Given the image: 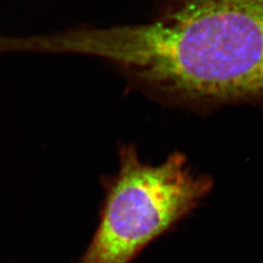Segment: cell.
Returning a JSON list of instances; mask_svg holds the SVG:
<instances>
[{"instance_id": "6da1fadb", "label": "cell", "mask_w": 263, "mask_h": 263, "mask_svg": "<svg viewBox=\"0 0 263 263\" xmlns=\"http://www.w3.org/2000/svg\"><path fill=\"white\" fill-rule=\"evenodd\" d=\"M76 46L161 104L263 100V0H164L147 23L82 28Z\"/></svg>"}, {"instance_id": "7a4b0ae2", "label": "cell", "mask_w": 263, "mask_h": 263, "mask_svg": "<svg viewBox=\"0 0 263 263\" xmlns=\"http://www.w3.org/2000/svg\"><path fill=\"white\" fill-rule=\"evenodd\" d=\"M102 186L99 223L78 263H132L202 202L212 182L183 154L152 164L134 144H121L118 172L103 177Z\"/></svg>"}]
</instances>
